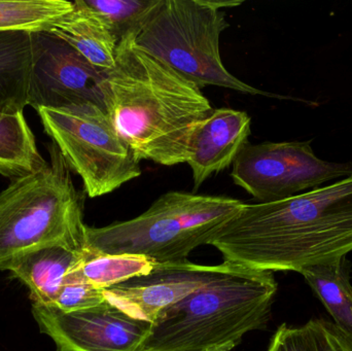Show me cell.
<instances>
[{
    "mask_svg": "<svg viewBox=\"0 0 352 351\" xmlns=\"http://www.w3.org/2000/svg\"><path fill=\"white\" fill-rule=\"evenodd\" d=\"M223 263L301 272L352 251V173L281 201L243 204L209 241Z\"/></svg>",
    "mask_w": 352,
    "mask_h": 351,
    "instance_id": "1",
    "label": "cell"
},
{
    "mask_svg": "<svg viewBox=\"0 0 352 351\" xmlns=\"http://www.w3.org/2000/svg\"><path fill=\"white\" fill-rule=\"evenodd\" d=\"M103 109L138 160L186 163L201 124L214 109L201 89L134 43L120 41L100 86Z\"/></svg>",
    "mask_w": 352,
    "mask_h": 351,
    "instance_id": "2",
    "label": "cell"
},
{
    "mask_svg": "<svg viewBox=\"0 0 352 351\" xmlns=\"http://www.w3.org/2000/svg\"><path fill=\"white\" fill-rule=\"evenodd\" d=\"M273 272L231 267L164 309L140 351H232L270 319Z\"/></svg>",
    "mask_w": 352,
    "mask_h": 351,
    "instance_id": "3",
    "label": "cell"
},
{
    "mask_svg": "<svg viewBox=\"0 0 352 351\" xmlns=\"http://www.w3.org/2000/svg\"><path fill=\"white\" fill-rule=\"evenodd\" d=\"M47 150L50 161L0 192V270L45 247L84 251V197L59 148Z\"/></svg>",
    "mask_w": 352,
    "mask_h": 351,
    "instance_id": "4",
    "label": "cell"
},
{
    "mask_svg": "<svg viewBox=\"0 0 352 351\" xmlns=\"http://www.w3.org/2000/svg\"><path fill=\"white\" fill-rule=\"evenodd\" d=\"M225 196L171 191L138 218L101 228L86 227L85 249L104 255L142 256L157 264L188 262L243 206Z\"/></svg>",
    "mask_w": 352,
    "mask_h": 351,
    "instance_id": "5",
    "label": "cell"
},
{
    "mask_svg": "<svg viewBox=\"0 0 352 351\" xmlns=\"http://www.w3.org/2000/svg\"><path fill=\"white\" fill-rule=\"evenodd\" d=\"M242 2L162 0L134 43L200 89L217 86L243 94L269 95L234 76L221 62L219 38L229 23L221 8Z\"/></svg>",
    "mask_w": 352,
    "mask_h": 351,
    "instance_id": "6",
    "label": "cell"
},
{
    "mask_svg": "<svg viewBox=\"0 0 352 351\" xmlns=\"http://www.w3.org/2000/svg\"><path fill=\"white\" fill-rule=\"evenodd\" d=\"M45 133L90 198L113 193L142 174L140 161L104 109L89 101L36 109Z\"/></svg>",
    "mask_w": 352,
    "mask_h": 351,
    "instance_id": "7",
    "label": "cell"
},
{
    "mask_svg": "<svg viewBox=\"0 0 352 351\" xmlns=\"http://www.w3.org/2000/svg\"><path fill=\"white\" fill-rule=\"evenodd\" d=\"M352 162L320 160L311 141L263 142L244 146L231 177L258 203L281 201L349 177Z\"/></svg>",
    "mask_w": 352,
    "mask_h": 351,
    "instance_id": "8",
    "label": "cell"
},
{
    "mask_svg": "<svg viewBox=\"0 0 352 351\" xmlns=\"http://www.w3.org/2000/svg\"><path fill=\"white\" fill-rule=\"evenodd\" d=\"M32 315L58 351H140L151 330L107 302L69 313L32 303Z\"/></svg>",
    "mask_w": 352,
    "mask_h": 351,
    "instance_id": "9",
    "label": "cell"
},
{
    "mask_svg": "<svg viewBox=\"0 0 352 351\" xmlns=\"http://www.w3.org/2000/svg\"><path fill=\"white\" fill-rule=\"evenodd\" d=\"M33 35L34 65L29 105L36 111L89 101L103 109L100 86L107 71L95 67L51 31Z\"/></svg>",
    "mask_w": 352,
    "mask_h": 351,
    "instance_id": "10",
    "label": "cell"
},
{
    "mask_svg": "<svg viewBox=\"0 0 352 351\" xmlns=\"http://www.w3.org/2000/svg\"><path fill=\"white\" fill-rule=\"evenodd\" d=\"M231 266L197 265L190 261L158 264L150 273L103 290L105 302L124 315L153 324L164 309L212 282Z\"/></svg>",
    "mask_w": 352,
    "mask_h": 351,
    "instance_id": "11",
    "label": "cell"
},
{
    "mask_svg": "<svg viewBox=\"0 0 352 351\" xmlns=\"http://www.w3.org/2000/svg\"><path fill=\"white\" fill-rule=\"evenodd\" d=\"M252 119L245 111L214 109L201 124L192 146L188 163L192 169L194 191L214 173L233 165L248 142Z\"/></svg>",
    "mask_w": 352,
    "mask_h": 351,
    "instance_id": "12",
    "label": "cell"
},
{
    "mask_svg": "<svg viewBox=\"0 0 352 351\" xmlns=\"http://www.w3.org/2000/svg\"><path fill=\"white\" fill-rule=\"evenodd\" d=\"M34 65V35L29 31L0 32V113H24L29 105Z\"/></svg>",
    "mask_w": 352,
    "mask_h": 351,
    "instance_id": "13",
    "label": "cell"
},
{
    "mask_svg": "<svg viewBox=\"0 0 352 351\" xmlns=\"http://www.w3.org/2000/svg\"><path fill=\"white\" fill-rule=\"evenodd\" d=\"M74 2L72 12L64 14L49 31L72 45L87 61L100 69H113L118 41L100 16L87 8L80 0Z\"/></svg>",
    "mask_w": 352,
    "mask_h": 351,
    "instance_id": "14",
    "label": "cell"
},
{
    "mask_svg": "<svg viewBox=\"0 0 352 351\" xmlns=\"http://www.w3.org/2000/svg\"><path fill=\"white\" fill-rule=\"evenodd\" d=\"M80 255L63 247H45L18 258L6 270L29 288L32 303L52 306Z\"/></svg>",
    "mask_w": 352,
    "mask_h": 351,
    "instance_id": "15",
    "label": "cell"
},
{
    "mask_svg": "<svg viewBox=\"0 0 352 351\" xmlns=\"http://www.w3.org/2000/svg\"><path fill=\"white\" fill-rule=\"evenodd\" d=\"M300 273L334 319L335 325L352 335L351 264L346 257L309 266Z\"/></svg>",
    "mask_w": 352,
    "mask_h": 351,
    "instance_id": "16",
    "label": "cell"
},
{
    "mask_svg": "<svg viewBox=\"0 0 352 351\" xmlns=\"http://www.w3.org/2000/svg\"><path fill=\"white\" fill-rule=\"evenodd\" d=\"M45 162L24 113H0V174L12 181L34 172Z\"/></svg>",
    "mask_w": 352,
    "mask_h": 351,
    "instance_id": "17",
    "label": "cell"
},
{
    "mask_svg": "<svg viewBox=\"0 0 352 351\" xmlns=\"http://www.w3.org/2000/svg\"><path fill=\"white\" fill-rule=\"evenodd\" d=\"M157 265L156 262L142 256L104 255L84 249L68 274L103 291L150 273Z\"/></svg>",
    "mask_w": 352,
    "mask_h": 351,
    "instance_id": "18",
    "label": "cell"
},
{
    "mask_svg": "<svg viewBox=\"0 0 352 351\" xmlns=\"http://www.w3.org/2000/svg\"><path fill=\"white\" fill-rule=\"evenodd\" d=\"M67 0H12L0 1V32L50 30L64 14L72 12Z\"/></svg>",
    "mask_w": 352,
    "mask_h": 351,
    "instance_id": "19",
    "label": "cell"
},
{
    "mask_svg": "<svg viewBox=\"0 0 352 351\" xmlns=\"http://www.w3.org/2000/svg\"><path fill=\"white\" fill-rule=\"evenodd\" d=\"M100 16L120 41L134 36L148 22L162 0H80Z\"/></svg>",
    "mask_w": 352,
    "mask_h": 351,
    "instance_id": "20",
    "label": "cell"
},
{
    "mask_svg": "<svg viewBox=\"0 0 352 351\" xmlns=\"http://www.w3.org/2000/svg\"><path fill=\"white\" fill-rule=\"evenodd\" d=\"M105 302L102 291L93 288L82 280L67 274L52 307L62 313L87 310Z\"/></svg>",
    "mask_w": 352,
    "mask_h": 351,
    "instance_id": "21",
    "label": "cell"
},
{
    "mask_svg": "<svg viewBox=\"0 0 352 351\" xmlns=\"http://www.w3.org/2000/svg\"><path fill=\"white\" fill-rule=\"evenodd\" d=\"M316 351H352V335L331 321L311 319L306 324Z\"/></svg>",
    "mask_w": 352,
    "mask_h": 351,
    "instance_id": "22",
    "label": "cell"
},
{
    "mask_svg": "<svg viewBox=\"0 0 352 351\" xmlns=\"http://www.w3.org/2000/svg\"><path fill=\"white\" fill-rule=\"evenodd\" d=\"M267 351H316L306 326L292 328L281 325L275 332Z\"/></svg>",
    "mask_w": 352,
    "mask_h": 351,
    "instance_id": "23",
    "label": "cell"
}]
</instances>
